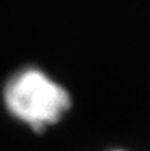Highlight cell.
Masks as SVG:
<instances>
[{
	"instance_id": "cell-1",
	"label": "cell",
	"mask_w": 150,
	"mask_h": 151,
	"mask_svg": "<svg viewBox=\"0 0 150 151\" xmlns=\"http://www.w3.org/2000/svg\"><path fill=\"white\" fill-rule=\"evenodd\" d=\"M6 110L37 131L61 119L70 107V96L43 70L26 67L14 73L3 88Z\"/></svg>"
}]
</instances>
